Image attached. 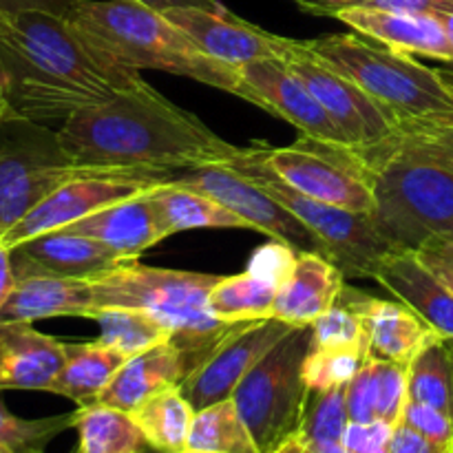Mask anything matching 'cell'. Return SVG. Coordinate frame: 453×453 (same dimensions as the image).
<instances>
[{
  "label": "cell",
  "mask_w": 453,
  "mask_h": 453,
  "mask_svg": "<svg viewBox=\"0 0 453 453\" xmlns=\"http://www.w3.org/2000/svg\"><path fill=\"white\" fill-rule=\"evenodd\" d=\"M0 80L12 115L31 122H65L84 106L149 87L69 18L44 12H0Z\"/></svg>",
  "instance_id": "6da1fadb"
},
{
  "label": "cell",
  "mask_w": 453,
  "mask_h": 453,
  "mask_svg": "<svg viewBox=\"0 0 453 453\" xmlns=\"http://www.w3.org/2000/svg\"><path fill=\"white\" fill-rule=\"evenodd\" d=\"M56 135L75 166L159 181L242 150L150 84L75 111Z\"/></svg>",
  "instance_id": "7a4b0ae2"
},
{
  "label": "cell",
  "mask_w": 453,
  "mask_h": 453,
  "mask_svg": "<svg viewBox=\"0 0 453 453\" xmlns=\"http://www.w3.org/2000/svg\"><path fill=\"white\" fill-rule=\"evenodd\" d=\"M71 22L106 53L133 69H157L261 106L242 71L203 53L162 12L135 0H75Z\"/></svg>",
  "instance_id": "3957f363"
},
{
  "label": "cell",
  "mask_w": 453,
  "mask_h": 453,
  "mask_svg": "<svg viewBox=\"0 0 453 453\" xmlns=\"http://www.w3.org/2000/svg\"><path fill=\"white\" fill-rule=\"evenodd\" d=\"M374 173L376 233L401 250L453 237V164L398 131L392 142L361 150Z\"/></svg>",
  "instance_id": "277c9868"
},
{
  "label": "cell",
  "mask_w": 453,
  "mask_h": 453,
  "mask_svg": "<svg viewBox=\"0 0 453 453\" xmlns=\"http://www.w3.org/2000/svg\"><path fill=\"white\" fill-rule=\"evenodd\" d=\"M217 274L150 268L137 259L124 261L91 279L97 308H137L157 317L184 352L190 374L246 323H226L208 310ZM252 323V321H250ZM188 374V376H190Z\"/></svg>",
  "instance_id": "5b68a950"
},
{
  "label": "cell",
  "mask_w": 453,
  "mask_h": 453,
  "mask_svg": "<svg viewBox=\"0 0 453 453\" xmlns=\"http://www.w3.org/2000/svg\"><path fill=\"white\" fill-rule=\"evenodd\" d=\"M299 42L310 56L392 111L398 122L453 115V82L442 71L416 60L414 53L396 51L357 31Z\"/></svg>",
  "instance_id": "8992f818"
},
{
  "label": "cell",
  "mask_w": 453,
  "mask_h": 453,
  "mask_svg": "<svg viewBox=\"0 0 453 453\" xmlns=\"http://www.w3.org/2000/svg\"><path fill=\"white\" fill-rule=\"evenodd\" d=\"M312 348V326L295 327L274 345L234 389L233 403L259 453L296 436L308 401L303 363Z\"/></svg>",
  "instance_id": "52a82bcc"
},
{
  "label": "cell",
  "mask_w": 453,
  "mask_h": 453,
  "mask_svg": "<svg viewBox=\"0 0 453 453\" xmlns=\"http://www.w3.org/2000/svg\"><path fill=\"white\" fill-rule=\"evenodd\" d=\"M234 171L242 173L246 180L259 186L261 190L286 206L292 215L299 217L326 246L327 257L345 273V277L374 279L380 261L396 248L385 242L372 226L370 215L345 211L305 197L299 190L290 188L286 181L279 180L270 168L261 164L255 146L242 149L230 162Z\"/></svg>",
  "instance_id": "ba28073f"
},
{
  "label": "cell",
  "mask_w": 453,
  "mask_h": 453,
  "mask_svg": "<svg viewBox=\"0 0 453 453\" xmlns=\"http://www.w3.org/2000/svg\"><path fill=\"white\" fill-rule=\"evenodd\" d=\"M255 150L265 168L305 197L361 215L374 208V173L361 150L312 137L281 149L255 144Z\"/></svg>",
  "instance_id": "9c48e42d"
},
{
  "label": "cell",
  "mask_w": 453,
  "mask_h": 453,
  "mask_svg": "<svg viewBox=\"0 0 453 453\" xmlns=\"http://www.w3.org/2000/svg\"><path fill=\"white\" fill-rule=\"evenodd\" d=\"M84 171L66 157L56 133L9 115L0 128V234Z\"/></svg>",
  "instance_id": "30bf717a"
},
{
  "label": "cell",
  "mask_w": 453,
  "mask_h": 453,
  "mask_svg": "<svg viewBox=\"0 0 453 453\" xmlns=\"http://www.w3.org/2000/svg\"><path fill=\"white\" fill-rule=\"evenodd\" d=\"M281 60L321 102L349 149L370 150L398 135L401 122L392 111L385 109L357 82L310 56L299 40H290V49Z\"/></svg>",
  "instance_id": "8fae6325"
},
{
  "label": "cell",
  "mask_w": 453,
  "mask_h": 453,
  "mask_svg": "<svg viewBox=\"0 0 453 453\" xmlns=\"http://www.w3.org/2000/svg\"><path fill=\"white\" fill-rule=\"evenodd\" d=\"M168 184L208 195L221 206L228 208L230 212L242 217L248 228L268 234L296 255L299 252H319V255L327 257L321 239L299 217L292 215L286 206H281L277 199L270 197L265 190L252 184L250 180H246L242 173H237L228 164H206V166L177 173L175 177L168 180Z\"/></svg>",
  "instance_id": "7c38bea8"
},
{
  "label": "cell",
  "mask_w": 453,
  "mask_h": 453,
  "mask_svg": "<svg viewBox=\"0 0 453 453\" xmlns=\"http://www.w3.org/2000/svg\"><path fill=\"white\" fill-rule=\"evenodd\" d=\"M157 184H164V181L150 180V177L122 175V173L84 171L58 186L29 215L4 230L0 234V243L12 250L29 239L73 226L75 221L84 219L102 208L135 197Z\"/></svg>",
  "instance_id": "4fadbf2b"
},
{
  "label": "cell",
  "mask_w": 453,
  "mask_h": 453,
  "mask_svg": "<svg viewBox=\"0 0 453 453\" xmlns=\"http://www.w3.org/2000/svg\"><path fill=\"white\" fill-rule=\"evenodd\" d=\"M295 330L279 319H264L239 327L184 383L180 385L195 411L233 398L248 372Z\"/></svg>",
  "instance_id": "5bb4252c"
},
{
  "label": "cell",
  "mask_w": 453,
  "mask_h": 453,
  "mask_svg": "<svg viewBox=\"0 0 453 453\" xmlns=\"http://www.w3.org/2000/svg\"><path fill=\"white\" fill-rule=\"evenodd\" d=\"M162 13L173 25L180 27L203 53L237 69L248 62L283 58L290 49V38L259 29L230 13L228 9L211 12L199 7H175Z\"/></svg>",
  "instance_id": "9a60e30c"
},
{
  "label": "cell",
  "mask_w": 453,
  "mask_h": 453,
  "mask_svg": "<svg viewBox=\"0 0 453 453\" xmlns=\"http://www.w3.org/2000/svg\"><path fill=\"white\" fill-rule=\"evenodd\" d=\"M239 71L248 87L259 97L261 109L270 115L290 122L303 137H312L323 144L348 146L321 102L281 58L248 62L239 66Z\"/></svg>",
  "instance_id": "2e32d148"
},
{
  "label": "cell",
  "mask_w": 453,
  "mask_h": 453,
  "mask_svg": "<svg viewBox=\"0 0 453 453\" xmlns=\"http://www.w3.org/2000/svg\"><path fill=\"white\" fill-rule=\"evenodd\" d=\"M127 259L91 237L53 230L12 248L16 279H96Z\"/></svg>",
  "instance_id": "e0dca14e"
},
{
  "label": "cell",
  "mask_w": 453,
  "mask_h": 453,
  "mask_svg": "<svg viewBox=\"0 0 453 453\" xmlns=\"http://www.w3.org/2000/svg\"><path fill=\"white\" fill-rule=\"evenodd\" d=\"M332 18L385 47L453 65V44L436 13L349 7Z\"/></svg>",
  "instance_id": "ac0fdd59"
},
{
  "label": "cell",
  "mask_w": 453,
  "mask_h": 453,
  "mask_svg": "<svg viewBox=\"0 0 453 453\" xmlns=\"http://www.w3.org/2000/svg\"><path fill=\"white\" fill-rule=\"evenodd\" d=\"M374 279L401 303L414 310L438 336L453 341V292L414 250L396 248L389 252L380 261Z\"/></svg>",
  "instance_id": "d6986e66"
},
{
  "label": "cell",
  "mask_w": 453,
  "mask_h": 453,
  "mask_svg": "<svg viewBox=\"0 0 453 453\" xmlns=\"http://www.w3.org/2000/svg\"><path fill=\"white\" fill-rule=\"evenodd\" d=\"M341 296L363 317L372 358L410 365L411 358L436 336V332L414 310L398 299H376L365 292L349 290L348 286Z\"/></svg>",
  "instance_id": "ffe728a7"
},
{
  "label": "cell",
  "mask_w": 453,
  "mask_h": 453,
  "mask_svg": "<svg viewBox=\"0 0 453 453\" xmlns=\"http://www.w3.org/2000/svg\"><path fill=\"white\" fill-rule=\"evenodd\" d=\"M345 279L348 277L343 270L330 257L319 252H299L279 288L273 319L292 327L312 326L339 301Z\"/></svg>",
  "instance_id": "44dd1931"
},
{
  "label": "cell",
  "mask_w": 453,
  "mask_h": 453,
  "mask_svg": "<svg viewBox=\"0 0 453 453\" xmlns=\"http://www.w3.org/2000/svg\"><path fill=\"white\" fill-rule=\"evenodd\" d=\"M65 365V343L34 323L0 321V392H49Z\"/></svg>",
  "instance_id": "7402d4cb"
},
{
  "label": "cell",
  "mask_w": 453,
  "mask_h": 453,
  "mask_svg": "<svg viewBox=\"0 0 453 453\" xmlns=\"http://www.w3.org/2000/svg\"><path fill=\"white\" fill-rule=\"evenodd\" d=\"M190 374L184 352L173 341L128 358L113 376L97 403L122 411H133L162 389L181 385Z\"/></svg>",
  "instance_id": "603a6c76"
},
{
  "label": "cell",
  "mask_w": 453,
  "mask_h": 453,
  "mask_svg": "<svg viewBox=\"0 0 453 453\" xmlns=\"http://www.w3.org/2000/svg\"><path fill=\"white\" fill-rule=\"evenodd\" d=\"M62 230L96 239L127 261L140 259L149 248L164 242L157 224H155L149 190L113 203V206L102 208Z\"/></svg>",
  "instance_id": "cb8c5ba5"
},
{
  "label": "cell",
  "mask_w": 453,
  "mask_h": 453,
  "mask_svg": "<svg viewBox=\"0 0 453 453\" xmlns=\"http://www.w3.org/2000/svg\"><path fill=\"white\" fill-rule=\"evenodd\" d=\"M96 312L91 279L34 277L16 281L12 296L0 312L4 323H34L40 319L84 317Z\"/></svg>",
  "instance_id": "d4e9b609"
},
{
  "label": "cell",
  "mask_w": 453,
  "mask_h": 453,
  "mask_svg": "<svg viewBox=\"0 0 453 453\" xmlns=\"http://www.w3.org/2000/svg\"><path fill=\"white\" fill-rule=\"evenodd\" d=\"M128 358L131 357L97 339L87 343H65V365L49 388V394L69 398L78 407L96 405L100 394Z\"/></svg>",
  "instance_id": "484cf974"
},
{
  "label": "cell",
  "mask_w": 453,
  "mask_h": 453,
  "mask_svg": "<svg viewBox=\"0 0 453 453\" xmlns=\"http://www.w3.org/2000/svg\"><path fill=\"white\" fill-rule=\"evenodd\" d=\"M149 202L162 239L197 228H248L242 217L208 195L168 181L149 190Z\"/></svg>",
  "instance_id": "4316f807"
},
{
  "label": "cell",
  "mask_w": 453,
  "mask_h": 453,
  "mask_svg": "<svg viewBox=\"0 0 453 453\" xmlns=\"http://www.w3.org/2000/svg\"><path fill=\"white\" fill-rule=\"evenodd\" d=\"M281 279L270 277L255 268L233 277H219L208 295L212 317L226 323H250L273 319Z\"/></svg>",
  "instance_id": "83f0119b"
},
{
  "label": "cell",
  "mask_w": 453,
  "mask_h": 453,
  "mask_svg": "<svg viewBox=\"0 0 453 453\" xmlns=\"http://www.w3.org/2000/svg\"><path fill=\"white\" fill-rule=\"evenodd\" d=\"M131 414L140 425L150 449L159 453H177L188 447L195 410L181 394L180 385L153 394Z\"/></svg>",
  "instance_id": "f1b7e54d"
},
{
  "label": "cell",
  "mask_w": 453,
  "mask_h": 453,
  "mask_svg": "<svg viewBox=\"0 0 453 453\" xmlns=\"http://www.w3.org/2000/svg\"><path fill=\"white\" fill-rule=\"evenodd\" d=\"M78 453H142L149 447L131 411L96 405L78 407Z\"/></svg>",
  "instance_id": "f546056e"
},
{
  "label": "cell",
  "mask_w": 453,
  "mask_h": 453,
  "mask_svg": "<svg viewBox=\"0 0 453 453\" xmlns=\"http://www.w3.org/2000/svg\"><path fill=\"white\" fill-rule=\"evenodd\" d=\"M407 401L436 407L453 420V341L436 334L411 358Z\"/></svg>",
  "instance_id": "4dcf8cb0"
},
{
  "label": "cell",
  "mask_w": 453,
  "mask_h": 453,
  "mask_svg": "<svg viewBox=\"0 0 453 453\" xmlns=\"http://www.w3.org/2000/svg\"><path fill=\"white\" fill-rule=\"evenodd\" d=\"M93 321L100 326V336L104 345L119 349L127 357L146 352L173 341L171 330L153 314L137 308H97L91 314Z\"/></svg>",
  "instance_id": "1f68e13d"
},
{
  "label": "cell",
  "mask_w": 453,
  "mask_h": 453,
  "mask_svg": "<svg viewBox=\"0 0 453 453\" xmlns=\"http://www.w3.org/2000/svg\"><path fill=\"white\" fill-rule=\"evenodd\" d=\"M188 447L215 453H259L233 398L195 411Z\"/></svg>",
  "instance_id": "d6a6232c"
},
{
  "label": "cell",
  "mask_w": 453,
  "mask_h": 453,
  "mask_svg": "<svg viewBox=\"0 0 453 453\" xmlns=\"http://www.w3.org/2000/svg\"><path fill=\"white\" fill-rule=\"evenodd\" d=\"M345 389H348V385L326 389V392H317V389L308 392L296 438L305 442L310 449L343 442L345 429L349 425Z\"/></svg>",
  "instance_id": "836d02e7"
},
{
  "label": "cell",
  "mask_w": 453,
  "mask_h": 453,
  "mask_svg": "<svg viewBox=\"0 0 453 453\" xmlns=\"http://www.w3.org/2000/svg\"><path fill=\"white\" fill-rule=\"evenodd\" d=\"M78 410L49 418H20L0 401V445L13 453H44L49 442L75 427Z\"/></svg>",
  "instance_id": "e575fe53"
},
{
  "label": "cell",
  "mask_w": 453,
  "mask_h": 453,
  "mask_svg": "<svg viewBox=\"0 0 453 453\" xmlns=\"http://www.w3.org/2000/svg\"><path fill=\"white\" fill-rule=\"evenodd\" d=\"M372 358L370 348H348V349H319L310 348L303 363V379L308 389L326 392V389L348 385L367 361Z\"/></svg>",
  "instance_id": "d590c367"
},
{
  "label": "cell",
  "mask_w": 453,
  "mask_h": 453,
  "mask_svg": "<svg viewBox=\"0 0 453 453\" xmlns=\"http://www.w3.org/2000/svg\"><path fill=\"white\" fill-rule=\"evenodd\" d=\"M312 348H370V339H367L363 317L343 296H339V301L312 323Z\"/></svg>",
  "instance_id": "8d00e7d4"
},
{
  "label": "cell",
  "mask_w": 453,
  "mask_h": 453,
  "mask_svg": "<svg viewBox=\"0 0 453 453\" xmlns=\"http://www.w3.org/2000/svg\"><path fill=\"white\" fill-rule=\"evenodd\" d=\"M349 423H374L379 420V365L370 358L367 365L354 376L345 389Z\"/></svg>",
  "instance_id": "74e56055"
},
{
  "label": "cell",
  "mask_w": 453,
  "mask_h": 453,
  "mask_svg": "<svg viewBox=\"0 0 453 453\" xmlns=\"http://www.w3.org/2000/svg\"><path fill=\"white\" fill-rule=\"evenodd\" d=\"M379 365V420L396 427L407 405V367L401 363L380 361Z\"/></svg>",
  "instance_id": "f35d334b"
},
{
  "label": "cell",
  "mask_w": 453,
  "mask_h": 453,
  "mask_svg": "<svg viewBox=\"0 0 453 453\" xmlns=\"http://www.w3.org/2000/svg\"><path fill=\"white\" fill-rule=\"evenodd\" d=\"M301 12L312 16L332 18L341 9L367 7V9H388V12H416V13H436L441 0H292Z\"/></svg>",
  "instance_id": "ab89813d"
},
{
  "label": "cell",
  "mask_w": 453,
  "mask_h": 453,
  "mask_svg": "<svg viewBox=\"0 0 453 453\" xmlns=\"http://www.w3.org/2000/svg\"><path fill=\"white\" fill-rule=\"evenodd\" d=\"M401 423L410 425L416 432L427 436L429 441L441 442V445H453V420L436 407L423 405V403L407 401L405 410H403Z\"/></svg>",
  "instance_id": "60d3db41"
},
{
  "label": "cell",
  "mask_w": 453,
  "mask_h": 453,
  "mask_svg": "<svg viewBox=\"0 0 453 453\" xmlns=\"http://www.w3.org/2000/svg\"><path fill=\"white\" fill-rule=\"evenodd\" d=\"M394 427L374 420V423H349L345 429L343 445L352 453H376L389 445Z\"/></svg>",
  "instance_id": "b9f144b4"
},
{
  "label": "cell",
  "mask_w": 453,
  "mask_h": 453,
  "mask_svg": "<svg viewBox=\"0 0 453 453\" xmlns=\"http://www.w3.org/2000/svg\"><path fill=\"white\" fill-rule=\"evenodd\" d=\"M416 255L453 292V237L432 239L420 246Z\"/></svg>",
  "instance_id": "7bdbcfd3"
},
{
  "label": "cell",
  "mask_w": 453,
  "mask_h": 453,
  "mask_svg": "<svg viewBox=\"0 0 453 453\" xmlns=\"http://www.w3.org/2000/svg\"><path fill=\"white\" fill-rule=\"evenodd\" d=\"M401 131L453 153V115H449V118L401 122Z\"/></svg>",
  "instance_id": "ee69618b"
},
{
  "label": "cell",
  "mask_w": 453,
  "mask_h": 453,
  "mask_svg": "<svg viewBox=\"0 0 453 453\" xmlns=\"http://www.w3.org/2000/svg\"><path fill=\"white\" fill-rule=\"evenodd\" d=\"M388 449L389 453H447L451 447L429 441L427 436L416 432L410 425L398 423L396 427H394L392 438H389Z\"/></svg>",
  "instance_id": "f6af8a7d"
},
{
  "label": "cell",
  "mask_w": 453,
  "mask_h": 453,
  "mask_svg": "<svg viewBox=\"0 0 453 453\" xmlns=\"http://www.w3.org/2000/svg\"><path fill=\"white\" fill-rule=\"evenodd\" d=\"M75 0H0V12H44L53 16H69Z\"/></svg>",
  "instance_id": "bcb514c9"
},
{
  "label": "cell",
  "mask_w": 453,
  "mask_h": 453,
  "mask_svg": "<svg viewBox=\"0 0 453 453\" xmlns=\"http://www.w3.org/2000/svg\"><path fill=\"white\" fill-rule=\"evenodd\" d=\"M16 274H13V265H12V250L4 248L0 243V312H3L4 303L12 296L13 288H16Z\"/></svg>",
  "instance_id": "7dc6e473"
},
{
  "label": "cell",
  "mask_w": 453,
  "mask_h": 453,
  "mask_svg": "<svg viewBox=\"0 0 453 453\" xmlns=\"http://www.w3.org/2000/svg\"><path fill=\"white\" fill-rule=\"evenodd\" d=\"M135 3L146 4V7L155 9V12H166V9L175 7H199L211 9V12H224V4L219 0H135Z\"/></svg>",
  "instance_id": "c3c4849f"
},
{
  "label": "cell",
  "mask_w": 453,
  "mask_h": 453,
  "mask_svg": "<svg viewBox=\"0 0 453 453\" xmlns=\"http://www.w3.org/2000/svg\"><path fill=\"white\" fill-rule=\"evenodd\" d=\"M436 16L441 18V22L445 25L447 35H449L451 44H453V0H441L436 9Z\"/></svg>",
  "instance_id": "681fc988"
},
{
  "label": "cell",
  "mask_w": 453,
  "mask_h": 453,
  "mask_svg": "<svg viewBox=\"0 0 453 453\" xmlns=\"http://www.w3.org/2000/svg\"><path fill=\"white\" fill-rule=\"evenodd\" d=\"M270 453H317V451L310 449V447L305 445V442H301L299 438L295 436V438H290V441L283 442V445H279L277 449L270 451Z\"/></svg>",
  "instance_id": "f907efd6"
},
{
  "label": "cell",
  "mask_w": 453,
  "mask_h": 453,
  "mask_svg": "<svg viewBox=\"0 0 453 453\" xmlns=\"http://www.w3.org/2000/svg\"><path fill=\"white\" fill-rule=\"evenodd\" d=\"M12 115V109H9V100H7V93H4L3 87V80H0V128H3L4 119Z\"/></svg>",
  "instance_id": "816d5d0a"
},
{
  "label": "cell",
  "mask_w": 453,
  "mask_h": 453,
  "mask_svg": "<svg viewBox=\"0 0 453 453\" xmlns=\"http://www.w3.org/2000/svg\"><path fill=\"white\" fill-rule=\"evenodd\" d=\"M177 453H215V451H206V449H195V447H186V449L177 451Z\"/></svg>",
  "instance_id": "f5cc1de1"
},
{
  "label": "cell",
  "mask_w": 453,
  "mask_h": 453,
  "mask_svg": "<svg viewBox=\"0 0 453 453\" xmlns=\"http://www.w3.org/2000/svg\"><path fill=\"white\" fill-rule=\"evenodd\" d=\"M0 453H13V451H9L7 447H3V445H0Z\"/></svg>",
  "instance_id": "db71d44e"
},
{
  "label": "cell",
  "mask_w": 453,
  "mask_h": 453,
  "mask_svg": "<svg viewBox=\"0 0 453 453\" xmlns=\"http://www.w3.org/2000/svg\"><path fill=\"white\" fill-rule=\"evenodd\" d=\"M376 453H389V449H388V447H385V449H380V451H376Z\"/></svg>",
  "instance_id": "11a10c76"
},
{
  "label": "cell",
  "mask_w": 453,
  "mask_h": 453,
  "mask_svg": "<svg viewBox=\"0 0 453 453\" xmlns=\"http://www.w3.org/2000/svg\"><path fill=\"white\" fill-rule=\"evenodd\" d=\"M447 453H453V445H451V449H449V451H447Z\"/></svg>",
  "instance_id": "9f6ffc18"
}]
</instances>
